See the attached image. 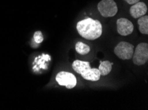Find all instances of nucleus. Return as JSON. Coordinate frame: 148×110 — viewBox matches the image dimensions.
<instances>
[{"label": "nucleus", "mask_w": 148, "mask_h": 110, "mask_svg": "<svg viewBox=\"0 0 148 110\" xmlns=\"http://www.w3.org/2000/svg\"><path fill=\"white\" fill-rule=\"evenodd\" d=\"M78 32L84 38L94 40L98 38L102 34V26L98 20L91 18L83 19L77 23Z\"/></svg>", "instance_id": "f257e3e1"}, {"label": "nucleus", "mask_w": 148, "mask_h": 110, "mask_svg": "<svg viewBox=\"0 0 148 110\" xmlns=\"http://www.w3.org/2000/svg\"><path fill=\"white\" fill-rule=\"evenodd\" d=\"M98 9L104 17H114L118 13V7L114 0H102L98 3Z\"/></svg>", "instance_id": "f03ea898"}, {"label": "nucleus", "mask_w": 148, "mask_h": 110, "mask_svg": "<svg viewBox=\"0 0 148 110\" xmlns=\"http://www.w3.org/2000/svg\"><path fill=\"white\" fill-rule=\"evenodd\" d=\"M134 63L137 65H142L148 60V44L141 43L138 45L133 54Z\"/></svg>", "instance_id": "7ed1b4c3"}, {"label": "nucleus", "mask_w": 148, "mask_h": 110, "mask_svg": "<svg viewBox=\"0 0 148 110\" xmlns=\"http://www.w3.org/2000/svg\"><path fill=\"white\" fill-rule=\"evenodd\" d=\"M114 53L123 60L131 59L134 54V46L126 42H121L114 48Z\"/></svg>", "instance_id": "20e7f679"}, {"label": "nucleus", "mask_w": 148, "mask_h": 110, "mask_svg": "<svg viewBox=\"0 0 148 110\" xmlns=\"http://www.w3.org/2000/svg\"><path fill=\"white\" fill-rule=\"evenodd\" d=\"M56 80L60 86H64L68 89L73 88L77 85L75 76L69 72H59L56 76Z\"/></svg>", "instance_id": "39448f33"}, {"label": "nucleus", "mask_w": 148, "mask_h": 110, "mask_svg": "<svg viewBox=\"0 0 148 110\" xmlns=\"http://www.w3.org/2000/svg\"><path fill=\"white\" fill-rule=\"evenodd\" d=\"M117 30L122 36L130 35L134 31V24L128 19L121 18L117 21Z\"/></svg>", "instance_id": "423d86ee"}, {"label": "nucleus", "mask_w": 148, "mask_h": 110, "mask_svg": "<svg viewBox=\"0 0 148 110\" xmlns=\"http://www.w3.org/2000/svg\"><path fill=\"white\" fill-rule=\"evenodd\" d=\"M147 8L145 4L143 2H138L134 4L130 7V13L132 17L134 19H138L147 13Z\"/></svg>", "instance_id": "0eeeda50"}, {"label": "nucleus", "mask_w": 148, "mask_h": 110, "mask_svg": "<svg viewBox=\"0 0 148 110\" xmlns=\"http://www.w3.org/2000/svg\"><path fill=\"white\" fill-rule=\"evenodd\" d=\"M84 79L91 81H98L100 78V73L98 69H88L80 74Z\"/></svg>", "instance_id": "6e6552de"}, {"label": "nucleus", "mask_w": 148, "mask_h": 110, "mask_svg": "<svg viewBox=\"0 0 148 110\" xmlns=\"http://www.w3.org/2000/svg\"><path fill=\"white\" fill-rule=\"evenodd\" d=\"M73 68L77 73L81 74L83 71L90 68V63L88 61L76 60L73 63Z\"/></svg>", "instance_id": "1a4fd4ad"}, {"label": "nucleus", "mask_w": 148, "mask_h": 110, "mask_svg": "<svg viewBox=\"0 0 148 110\" xmlns=\"http://www.w3.org/2000/svg\"><path fill=\"white\" fill-rule=\"evenodd\" d=\"M138 23L139 25V30H140V32L143 34H148V16L145 15V16L141 17L138 18Z\"/></svg>", "instance_id": "9d476101"}, {"label": "nucleus", "mask_w": 148, "mask_h": 110, "mask_svg": "<svg viewBox=\"0 0 148 110\" xmlns=\"http://www.w3.org/2000/svg\"><path fill=\"white\" fill-rule=\"evenodd\" d=\"M112 63L110 62L109 61H101L99 66V70L100 75L102 76H105L108 75L112 69Z\"/></svg>", "instance_id": "9b49d317"}, {"label": "nucleus", "mask_w": 148, "mask_h": 110, "mask_svg": "<svg viewBox=\"0 0 148 110\" xmlns=\"http://www.w3.org/2000/svg\"><path fill=\"white\" fill-rule=\"evenodd\" d=\"M75 49L77 52L80 55H86L90 51V46L81 42H78L75 45Z\"/></svg>", "instance_id": "f8f14e48"}, {"label": "nucleus", "mask_w": 148, "mask_h": 110, "mask_svg": "<svg viewBox=\"0 0 148 110\" xmlns=\"http://www.w3.org/2000/svg\"><path fill=\"white\" fill-rule=\"evenodd\" d=\"M33 39H34V41L37 44H40L43 41L44 38L43 35H42V32L41 31H37L34 33V35H33Z\"/></svg>", "instance_id": "ddd939ff"}, {"label": "nucleus", "mask_w": 148, "mask_h": 110, "mask_svg": "<svg viewBox=\"0 0 148 110\" xmlns=\"http://www.w3.org/2000/svg\"><path fill=\"white\" fill-rule=\"evenodd\" d=\"M125 1H126L128 4H133L134 5V4H135L140 1V0H125Z\"/></svg>", "instance_id": "4468645a"}]
</instances>
